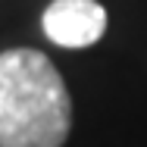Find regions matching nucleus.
<instances>
[{
	"mask_svg": "<svg viewBox=\"0 0 147 147\" xmlns=\"http://www.w3.org/2000/svg\"><path fill=\"white\" fill-rule=\"evenodd\" d=\"M72 100L57 66L19 47L0 53V147H63Z\"/></svg>",
	"mask_w": 147,
	"mask_h": 147,
	"instance_id": "f257e3e1",
	"label": "nucleus"
},
{
	"mask_svg": "<svg viewBox=\"0 0 147 147\" xmlns=\"http://www.w3.org/2000/svg\"><path fill=\"white\" fill-rule=\"evenodd\" d=\"M44 34L69 50L91 47L107 31V9L97 0H53L41 16Z\"/></svg>",
	"mask_w": 147,
	"mask_h": 147,
	"instance_id": "f03ea898",
	"label": "nucleus"
}]
</instances>
